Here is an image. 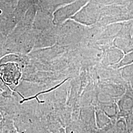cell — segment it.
<instances>
[{"label":"cell","mask_w":133,"mask_h":133,"mask_svg":"<svg viewBox=\"0 0 133 133\" xmlns=\"http://www.w3.org/2000/svg\"><path fill=\"white\" fill-rule=\"evenodd\" d=\"M0 77L6 85L14 91L22 77V71L19 63L8 62L0 64Z\"/></svg>","instance_id":"6da1fadb"},{"label":"cell","mask_w":133,"mask_h":133,"mask_svg":"<svg viewBox=\"0 0 133 133\" xmlns=\"http://www.w3.org/2000/svg\"><path fill=\"white\" fill-rule=\"evenodd\" d=\"M3 119V116L2 114H1V113L0 112V124L1 123Z\"/></svg>","instance_id":"7a4b0ae2"},{"label":"cell","mask_w":133,"mask_h":133,"mask_svg":"<svg viewBox=\"0 0 133 133\" xmlns=\"http://www.w3.org/2000/svg\"><path fill=\"white\" fill-rule=\"evenodd\" d=\"M0 133H2V132H1V128H0Z\"/></svg>","instance_id":"3957f363"}]
</instances>
